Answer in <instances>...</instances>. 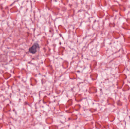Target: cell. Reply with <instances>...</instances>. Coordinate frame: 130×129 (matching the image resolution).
<instances>
[{"mask_svg": "<svg viewBox=\"0 0 130 129\" xmlns=\"http://www.w3.org/2000/svg\"><path fill=\"white\" fill-rule=\"evenodd\" d=\"M39 45L38 43H35L29 48V51L31 54H35L37 52L38 49H39Z\"/></svg>", "mask_w": 130, "mask_h": 129, "instance_id": "cell-1", "label": "cell"}]
</instances>
